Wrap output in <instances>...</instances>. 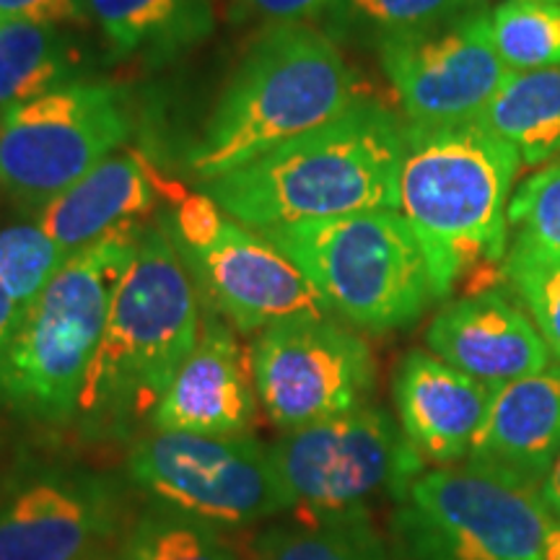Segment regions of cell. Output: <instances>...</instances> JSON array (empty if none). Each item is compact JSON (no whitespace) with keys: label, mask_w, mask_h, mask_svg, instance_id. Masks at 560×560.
Wrapping results in <instances>:
<instances>
[{"label":"cell","mask_w":560,"mask_h":560,"mask_svg":"<svg viewBox=\"0 0 560 560\" xmlns=\"http://www.w3.org/2000/svg\"><path fill=\"white\" fill-rule=\"evenodd\" d=\"M200 330L198 285L172 229L164 221L143 226L83 376L73 423L91 439L128 436L151 425Z\"/></svg>","instance_id":"cell-1"},{"label":"cell","mask_w":560,"mask_h":560,"mask_svg":"<svg viewBox=\"0 0 560 560\" xmlns=\"http://www.w3.org/2000/svg\"><path fill=\"white\" fill-rule=\"evenodd\" d=\"M402 153V125L361 100L338 120L206 182V195L223 215L257 231L397 210Z\"/></svg>","instance_id":"cell-2"},{"label":"cell","mask_w":560,"mask_h":560,"mask_svg":"<svg viewBox=\"0 0 560 560\" xmlns=\"http://www.w3.org/2000/svg\"><path fill=\"white\" fill-rule=\"evenodd\" d=\"M520 164L514 145L480 120L405 125L397 210L416 231L436 301L506 257V210Z\"/></svg>","instance_id":"cell-3"},{"label":"cell","mask_w":560,"mask_h":560,"mask_svg":"<svg viewBox=\"0 0 560 560\" xmlns=\"http://www.w3.org/2000/svg\"><path fill=\"white\" fill-rule=\"evenodd\" d=\"M359 102L353 73L325 34L304 24L268 26L215 102L187 170L200 182L223 177Z\"/></svg>","instance_id":"cell-4"},{"label":"cell","mask_w":560,"mask_h":560,"mask_svg":"<svg viewBox=\"0 0 560 560\" xmlns=\"http://www.w3.org/2000/svg\"><path fill=\"white\" fill-rule=\"evenodd\" d=\"M140 223L70 255L0 353V410L39 425L73 423L112 296L136 255Z\"/></svg>","instance_id":"cell-5"},{"label":"cell","mask_w":560,"mask_h":560,"mask_svg":"<svg viewBox=\"0 0 560 560\" xmlns=\"http://www.w3.org/2000/svg\"><path fill=\"white\" fill-rule=\"evenodd\" d=\"M340 317L371 332L408 327L431 306L433 283L400 210H363L260 231Z\"/></svg>","instance_id":"cell-6"},{"label":"cell","mask_w":560,"mask_h":560,"mask_svg":"<svg viewBox=\"0 0 560 560\" xmlns=\"http://www.w3.org/2000/svg\"><path fill=\"white\" fill-rule=\"evenodd\" d=\"M395 501V535L408 560H542L556 520L540 490L470 462L425 467Z\"/></svg>","instance_id":"cell-7"},{"label":"cell","mask_w":560,"mask_h":560,"mask_svg":"<svg viewBox=\"0 0 560 560\" xmlns=\"http://www.w3.org/2000/svg\"><path fill=\"white\" fill-rule=\"evenodd\" d=\"M268 446L289 511L310 520L369 511L376 495L397 499L425 470L397 418L374 402L283 431Z\"/></svg>","instance_id":"cell-8"},{"label":"cell","mask_w":560,"mask_h":560,"mask_svg":"<svg viewBox=\"0 0 560 560\" xmlns=\"http://www.w3.org/2000/svg\"><path fill=\"white\" fill-rule=\"evenodd\" d=\"M128 478L159 509L210 527H247L289 511L270 446L247 433L151 429L132 444Z\"/></svg>","instance_id":"cell-9"},{"label":"cell","mask_w":560,"mask_h":560,"mask_svg":"<svg viewBox=\"0 0 560 560\" xmlns=\"http://www.w3.org/2000/svg\"><path fill=\"white\" fill-rule=\"evenodd\" d=\"M130 136L120 91L68 83L30 104L0 112V187L24 210L47 202L107 161Z\"/></svg>","instance_id":"cell-10"},{"label":"cell","mask_w":560,"mask_h":560,"mask_svg":"<svg viewBox=\"0 0 560 560\" xmlns=\"http://www.w3.org/2000/svg\"><path fill=\"white\" fill-rule=\"evenodd\" d=\"M249 363L257 400L280 431L361 408L376 382L366 340L330 317L265 327L252 342Z\"/></svg>","instance_id":"cell-11"},{"label":"cell","mask_w":560,"mask_h":560,"mask_svg":"<svg viewBox=\"0 0 560 560\" xmlns=\"http://www.w3.org/2000/svg\"><path fill=\"white\" fill-rule=\"evenodd\" d=\"M380 58L410 125L423 128L480 120L511 73L486 9L384 37Z\"/></svg>","instance_id":"cell-12"},{"label":"cell","mask_w":560,"mask_h":560,"mask_svg":"<svg viewBox=\"0 0 560 560\" xmlns=\"http://www.w3.org/2000/svg\"><path fill=\"white\" fill-rule=\"evenodd\" d=\"M120 520V488L107 475L34 465L0 490V560H94Z\"/></svg>","instance_id":"cell-13"},{"label":"cell","mask_w":560,"mask_h":560,"mask_svg":"<svg viewBox=\"0 0 560 560\" xmlns=\"http://www.w3.org/2000/svg\"><path fill=\"white\" fill-rule=\"evenodd\" d=\"M177 249L236 330L260 332L293 317H330L310 278L268 236L229 215L208 247Z\"/></svg>","instance_id":"cell-14"},{"label":"cell","mask_w":560,"mask_h":560,"mask_svg":"<svg viewBox=\"0 0 560 560\" xmlns=\"http://www.w3.org/2000/svg\"><path fill=\"white\" fill-rule=\"evenodd\" d=\"M433 355L486 384L537 374L556 363L535 319L501 289H486L446 304L425 330Z\"/></svg>","instance_id":"cell-15"},{"label":"cell","mask_w":560,"mask_h":560,"mask_svg":"<svg viewBox=\"0 0 560 560\" xmlns=\"http://www.w3.org/2000/svg\"><path fill=\"white\" fill-rule=\"evenodd\" d=\"M495 384L462 374L425 350H412L395 374V410L405 441L425 467L467 459Z\"/></svg>","instance_id":"cell-16"},{"label":"cell","mask_w":560,"mask_h":560,"mask_svg":"<svg viewBox=\"0 0 560 560\" xmlns=\"http://www.w3.org/2000/svg\"><path fill=\"white\" fill-rule=\"evenodd\" d=\"M257 405L249 355L219 317H208L192 353L161 397L151 429L236 436L255 425Z\"/></svg>","instance_id":"cell-17"},{"label":"cell","mask_w":560,"mask_h":560,"mask_svg":"<svg viewBox=\"0 0 560 560\" xmlns=\"http://www.w3.org/2000/svg\"><path fill=\"white\" fill-rule=\"evenodd\" d=\"M560 454V363L495 384L465 462L540 490Z\"/></svg>","instance_id":"cell-18"},{"label":"cell","mask_w":560,"mask_h":560,"mask_svg":"<svg viewBox=\"0 0 560 560\" xmlns=\"http://www.w3.org/2000/svg\"><path fill=\"white\" fill-rule=\"evenodd\" d=\"M153 208V174L138 153H112L86 177L37 213L45 234L66 252L91 247L112 231L132 226Z\"/></svg>","instance_id":"cell-19"},{"label":"cell","mask_w":560,"mask_h":560,"mask_svg":"<svg viewBox=\"0 0 560 560\" xmlns=\"http://www.w3.org/2000/svg\"><path fill=\"white\" fill-rule=\"evenodd\" d=\"M117 55L170 60L213 30L210 0H86Z\"/></svg>","instance_id":"cell-20"},{"label":"cell","mask_w":560,"mask_h":560,"mask_svg":"<svg viewBox=\"0 0 560 560\" xmlns=\"http://www.w3.org/2000/svg\"><path fill=\"white\" fill-rule=\"evenodd\" d=\"M480 122L514 145L522 164L560 156V68L509 73Z\"/></svg>","instance_id":"cell-21"},{"label":"cell","mask_w":560,"mask_h":560,"mask_svg":"<svg viewBox=\"0 0 560 560\" xmlns=\"http://www.w3.org/2000/svg\"><path fill=\"white\" fill-rule=\"evenodd\" d=\"M73 75V52L58 26L0 21V112L75 83Z\"/></svg>","instance_id":"cell-22"},{"label":"cell","mask_w":560,"mask_h":560,"mask_svg":"<svg viewBox=\"0 0 560 560\" xmlns=\"http://www.w3.org/2000/svg\"><path fill=\"white\" fill-rule=\"evenodd\" d=\"M255 560H395L369 511L340 516H293L255 540Z\"/></svg>","instance_id":"cell-23"},{"label":"cell","mask_w":560,"mask_h":560,"mask_svg":"<svg viewBox=\"0 0 560 560\" xmlns=\"http://www.w3.org/2000/svg\"><path fill=\"white\" fill-rule=\"evenodd\" d=\"M493 42L511 73L560 68V3L509 0L490 11Z\"/></svg>","instance_id":"cell-24"},{"label":"cell","mask_w":560,"mask_h":560,"mask_svg":"<svg viewBox=\"0 0 560 560\" xmlns=\"http://www.w3.org/2000/svg\"><path fill=\"white\" fill-rule=\"evenodd\" d=\"M117 560H240L221 540L219 527L159 509L140 516Z\"/></svg>","instance_id":"cell-25"},{"label":"cell","mask_w":560,"mask_h":560,"mask_svg":"<svg viewBox=\"0 0 560 560\" xmlns=\"http://www.w3.org/2000/svg\"><path fill=\"white\" fill-rule=\"evenodd\" d=\"M68 255L55 244L39 223L0 226V283L24 314L47 283L55 278Z\"/></svg>","instance_id":"cell-26"},{"label":"cell","mask_w":560,"mask_h":560,"mask_svg":"<svg viewBox=\"0 0 560 560\" xmlns=\"http://www.w3.org/2000/svg\"><path fill=\"white\" fill-rule=\"evenodd\" d=\"M475 9H482V0H330L327 5L342 30L369 32L376 39L425 30Z\"/></svg>","instance_id":"cell-27"},{"label":"cell","mask_w":560,"mask_h":560,"mask_svg":"<svg viewBox=\"0 0 560 560\" xmlns=\"http://www.w3.org/2000/svg\"><path fill=\"white\" fill-rule=\"evenodd\" d=\"M506 223L511 252L560 257V164L522 182L509 200Z\"/></svg>","instance_id":"cell-28"},{"label":"cell","mask_w":560,"mask_h":560,"mask_svg":"<svg viewBox=\"0 0 560 560\" xmlns=\"http://www.w3.org/2000/svg\"><path fill=\"white\" fill-rule=\"evenodd\" d=\"M503 278L560 363V257L506 252Z\"/></svg>","instance_id":"cell-29"},{"label":"cell","mask_w":560,"mask_h":560,"mask_svg":"<svg viewBox=\"0 0 560 560\" xmlns=\"http://www.w3.org/2000/svg\"><path fill=\"white\" fill-rule=\"evenodd\" d=\"M174 202H177V213H174V221L170 223V229H172L174 242H177V247L182 249L208 247V244L221 234L226 215H223V210L215 206L206 192L202 195L177 192L174 195Z\"/></svg>","instance_id":"cell-30"},{"label":"cell","mask_w":560,"mask_h":560,"mask_svg":"<svg viewBox=\"0 0 560 560\" xmlns=\"http://www.w3.org/2000/svg\"><path fill=\"white\" fill-rule=\"evenodd\" d=\"M234 13L242 19L262 21L270 26L304 24L330 5V0H231Z\"/></svg>","instance_id":"cell-31"},{"label":"cell","mask_w":560,"mask_h":560,"mask_svg":"<svg viewBox=\"0 0 560 560\" xmlns=\"http://www.w3.org/2000/svg\"><path fill=\"white\" fill-rule=\"evenodd\" d=\"M86 0H0V21H34V24H68L81 21Z\"/></svg>","instance_id":"cell-32"},{"label":"cell","mask_w":560,"mask_h":560,"mask_svg":"<svg viewBox=\"0 0 560 560\" xmlns=\"http://www.w3.org/2000/svg\"><path fill=\"white\" fill-rule=\"evenodd\" d=\"M21 317H24V314H21L19 304L11 299V293L5 291V285L0 283V353H3L5 346L11 342Z\"/></svg>","instance_id":"cell-33"},{"label":"cell","mask_w":560,"mask_h":560,"mask_svg":"<svg viewBox=\"0 0 560 560\" xmlns=\"http://www.w3.org/2000/svg\"><path fill=\"white\" fill-rule=\"evenodd\" d=\"M540 499H542L545 506H548L550 514L556 516V520H560V454H558L556 465L550 467L548 478L542 480Z\"/></svg>","instance_id":"cell-34"},{"label":"cell","mask_w":560,"mask_h":560,"mask_svg":"<svg viewBox=\"0 0 560 560\" xmlns=\"http://www.w3.org/2000/svg\"><path fill=\"white\" fill-rule=\"evenodd\" d=\"M542 560H560V520H552L548 537H545Z\"/></svg>","instance_id":"cell-35"},{"label":"cell","mask_w":560,"mask_h":560,"mask_svg":"<svg viewBox=\"0 0 560 560\" xmlns=\"http://www.w3.org/2000/svg\"><path fill=\"white\" fill-rule=\"evenodd\" d=\"M529 3H560V0H529Z\"/></svg>","instance_id":"cell-36"}]
</instances>
